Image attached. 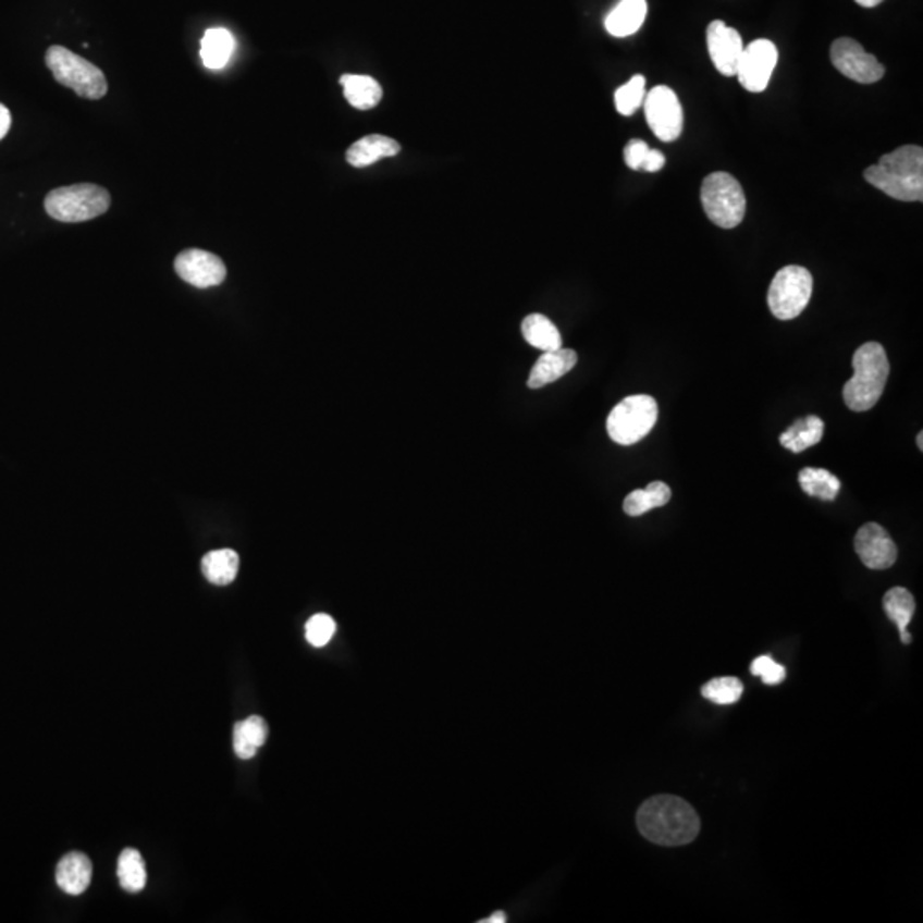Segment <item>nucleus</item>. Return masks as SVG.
I'll list each match as a JSON object with an SVG mask.
<instances>
[{"label": "nucleus", "mask_w": 923, "mask_h": 923, "mask_svg": "<svg viewBox=\"0 0 923 923\" xmlns=\"http://www.w3.org/2000/svg\"><path fill=\"white\" fill-rule=\"evenodd\" d=\"M883 605L889 619L900 629L901 641L904 645H910L912 635L908 633V625L912 622L916 607L912 593L903 587H895L884 595Z\"/></svg>", "instance_id": "nucleus-21"}, {"label": "nucleus", "mask_w": 923, "mask_h": 923, "mask_svg": "<svg viewBox=\"0 0 923 923\" xmlns=\"http://www.w3.org/2000/svg\"><path fill=\"white\" fill-rule=\"evenodd\" d=\"M235 52V38L227 29L212 28L204 35L200 59L208 69H223Z\"/></svg>", "instance_id": "nucleus-24"}, {"label": "nucleus", "mask_w": 923, "mask_h": 923, "mask_svg": "<svg viewBox=\"0 0 923 923\" xmlns=\"http://www.w3.org/2000/svg\"><path fill=\"white\" fill-rule=\"evenodd\" d=\"M401 152V144L392 137L371 134L350 144L346 152V161L350 167L367 168L383 158H392Z\"/></svg>", "instance_id": "nucleus-16"}, {"label": "nucleus", "mask_w": 923, "mask_h": 923, "mask_svg": "<svg viewBox=\"0 0 923 923\" xmlns=\"http://www.w3.org/2000/svg\"><path fill=\"white\" fill-rule=\"evenodd\" d=\"M812 284L805 267L787 266L776 272L768 290V307L776 319H797L811 301Z\"/></svg>", "instance_id": "nucleus-8"}, {"label": "nucleus", "mask_w": 923, "mask_h": 923, "mask_svg": "<svg viewBox=\"0 0 923 923\" xmlns=\"http://www.w3.org/2000/svg\"><path fill=\"white\" fill-rule=\"evenodd\" d=\"M577 361L578 356L574 349L559 347L556 350H547L533 365L527 385H529V389H542V386L550 385V383L556 382L574 370Z\"/></svg>", "instance_id": "nucleus-15"}, {"label": "nucleus", "mask_w": 923, "mask_h": 923, "mask_svg": "<svg viewBox=\"0 0 923 923\" xmlns=\"http://www.w3.org/2000/svg\"><path fill=\"white\" fill-rule=\"evenodd\" d=\"M916 445H919L920 452L923 451V433L920 431L919 436H916Z\"/></svg>", "instance_id": "nucleus-38"}, {"label": "nucleus", "mask_w": 923, "mask_h": 923, "mask_svg": "<svg viewBox=\"0 0 923 923\" xmlns=\"http://www.w3.org/2000/svg\"><path fill=\"white\" fill-rule=\"evenodd\" d=\"M778 62V50L770 40H754L744 47L737 64L736 76L749 93H763L768 88Z\"/></svg>", "instance_id": "nucleus-11"}, {"label": "nucleus", "mask_w": 923, "mask_h": 923, "mask_svg": "<svg viewBox=\"0 0 923 923\" xmlns=\"http://www.w3.org/2000/svg\"><path fill=\"white\" fill-rule=\"evenodd\" d=\"M638 829L662 847H681L697 840L700 817L691 804L676 796H655L638 809Z\"/></svg>", "instance_id": "nucleus-1"}, {"label": "nucleus", "mask_w": 923, "mask_h": 923, "mask_svg": "<svg viewBox=\"0 0 923 923\" xmlns=\"http://www.w3.org/2000/svg\"><path fill=\"white\" fill-rule=\"evenodd\" d=\"M751 673L754 676H760L764 685L770 686L780 685L787 676L784 667L776 664L768 655H763V657H758L756 661L752 662Z\"/></svg>", "instance_id": "nucleus-32"}, {"label": "nucleus", "mask_w": 923, "mask_h": 923, "mask_svg": "<svg viewBox=\"0 0 923 923\" xmlns=\"http://www.w3.org/2000/svg\"><path fill=\"white\" fill-rule=\"evenodd\" d=\"M800 488L812 497H820L823 502H835L840 493V479L833 476L829 470L814 469L808 467L799 472Z\"/></svg>", "instance_id": "nucleus-27"}, {"label": "nucleus", "mask_w": 923, "mask_h": 923, "mask_svg": "<svg viewBox=\"0 0 923 923\" xmlns=\"http://www.w3.org/2000/svg\"><path fill=\"white\" fill-rule=\"evenodd\" d=\"M853 544L860 562L867 568L888 569L898 559V547L879 524H865L860 527Z\"/></svg>", "instance_id": "nucleus-14"}, {"label": "nucleus", "mask_w": 923, "mask_h": 923, "mask_svg": "<svg viewBox=\"0 0 923 923\" xmlns=\"http://www.w3.org/2000/svg\"><path fill=\"white\" fill-rule=\"evenodd\" d=\"M853 377L844 386L848 409L864 413L879 403L889 379V361L879 343L860 346L853 355Z\"/></svg>", "instance_id": "nucleus-3"}, {"label": "nucleus", "mask_w": 923, "mask_h": 923, "mask_svg": "<svg viewBox=\"0 0 923 923\" xmlns=\"http://www.w3.org/2000/svg\"><path fill=\"white\" fill-rule=\"evenodd\" d=\"M832 64L848 79L860 84H874L883 79L886 69L879 60L852 38H838L832 45Z\"/></svg>", "instance_id": "nucleus-10"}, {"label": "nucleus", "mask_w": 923, "mask_h": 923, "mask_svg": "<svg viewBox=\"0 0 923 923\" xmlns=\"http://www.w3.org/2000/svg\"><path fill=\"white\" fill-rule=\"evenodd\" d=\"M112 197L107 188L95 184H76L56 188L45 197V211L60 223H84L110 209Z\"/></svg>", "instance_id": "nucleus-4"}, {"label": "nucleus", "mask_w": 923, "mask_h": 923, "mask_svg": "<svg viewBox=\"0 0 923 923\" xmlns=\"http://www.w3.org/2000/svg\"><path fill=\"white\" fill-rule=\"evenodd\" d=\"M239 569V556L233 550L212 551L202 559V574L214 586H230Z\"/></svg>", "instance_id": "nucleus-26"}, {"label": "nucleus", "mask_w": 923, "mask_h": 923, "mask_svg": "<svg viewBox=\"0 0 923 923\" xmlns=\"http://www.w3.org/2000/svg\"><path fill=\"white\" fill-rule=\"evenodd\" d=\"M823 419L817 418V416H808V418L793 422L792 427L782 433L780 443L787 451L800 454V452L817 445L823 440Z\"/></svg>", "instance_id": "nucleus-23"}, {"label": "nucleus", "mask_w": 923, "mask_h": 923, "mask_svg": "<svg viewBox=\"0 0 923 923\" xmlns=\"http://www.w3.org/2000/svg\"><path fill=\"white\" fill-rule=\"evenodd\" d=\"M647 122L659 139L664 143H673L679 139L685 125V113H682L681 101L676 93L667 86H655L647 93L645 101Z\"/></svg>", "instance_id": "nucleus-9"}, {"label": "nucleus", "mask_w": 923, "mask_h": 923, "mask_svg": "<svg viewBox=\"0 0 923 923\" xmlns=\"http://www.w3.org/2000/svg\"><path fill=\"white\" fill-rule=\"evenodd\" d=\"M670 497H673V491L665 482H650L645 490H635L633 493H629L623 503V508L629 517H641L649 514L650 509L667 505Z\"/></svg>", "instance_id": "nucleus-25"}, {"label": "nucleus", "mask_w": 923, "mask_h": 923, "mask_svg": "<svg viewBox=\"0 0 923 923\" xmlns=\"http://www.w3.org/2000/svg\"><path fill=\"white\" fill-rule=\"evenodd\" d=\"M47 67L52 71L57 83L72 89L86 100H101L108 91L107 77L101 69L93 65L69 48L53 45L48 48Z\"/></svg>", "instance_id": "nucleus-5"}, {"label": "nucleus", "mask_w": 923, "mask_h": 923, "mask_svg": "<svg viewBox=\"0 0 923 923\" xmlns=\"http://www.w3.org/2000/svg\"><path fill=\"white\" fill-rule=\"evenodd\" d=\"M479 922H481V923H505L506 922V915H505V912H496V913H493V915L488 916V919L479 920Z\"/></svg>", "instance_id": "nucleus-36"}, {"label": "nucleus", "mask_w": 923, "mask_h": 923, "mask_svg": "<svg viewBox=\"0 0 923 923\" xmlns=\"http://www.w3.org/2000/svg\"><path fill=\"white\" fill-rule=\"evenodd\" d=\"M175 271L185 283L192 286L206 287L220 286L226 279V266L218 255L211 251L190 248L182 251L175 260Z\"/></svg>", "instance_id": "nucleus-12"}, {"label": "nucleus", "mask_w": 923, "mask_h": 923, "mask_svg": "<svg viewBox=\"0 0 923 923\" xmlns=\"http://www.w3.org/2000/svg\"><path fill=\"white\" fill-rule=\"evenodd\" d=\"M706 45L716 71L722 76H736L737 64L744 50L739 32L727 26L724 21H712L706 29Z\"/></svg>", "instance_id": "nucleus-13"}, {"label": "nucleus", "mask_w": 923, "mask_h": 923, "mask_svg": "<svg viewBox=\"0 0 923 923\" xmlns=\"http://www.w3.org/2000/svg\"><path fill=\"white\" fill-rule=\"evenodd\" d=\"M521 335L530 346L542 353L562 347L563 339L557 327L545 315L532 313L521 322Z\"/></svg>", "instance_id": "nucleus-22"}, {"label": "nucleus", "mask_w": 923, "mask_h": 923, "mask_svg": "<svg viewBox=\"0 0 923 923\" xmlns=\"http://www.w3.org/2000/svg\"><path fill=\"white\" fill-rule=\"evenodd\" d=\"M116 876L125 891L139 893L146 888L148 872L143 856L136 848H125L124 852L120 853Z\"/></svg>", "instance_id": "nucleus-28"}, {"label": "nucleus", "mask_w": 923, "mask_h": 923, "mask_svg": "<svg viewBox=\"0 0 923 923\" xmlns=\"http://www.w3.org/2000/svg\"><path fill=\"white\" fill-rule=\"evenodd\" d=\"M9 128H11V112L5 104L0 103V140L8 136Z\"/></svg>", "instance_id": "nucleus-35"}, {"label": "nucleus", "mask_w": 923, "mask_h": 923, "mask_svg": "<svg viewBox=\"0 0 923 923\" xmlns=\"http://www.w3.org/2000/svg\"><path fill=\"white\" fill-rule=\"evenodd\" d=\"M742 691H744L742 682L736 677H718L706 682L701 689V694L712 703L733 704L740 700Z\"/></svg>", "instance_id": "nucleus-30"}, {"label": "nucleus", "mask_w": 923, "mask_h": 923, "mask_svg": "<svg viewBox=\"0 0 923 923\" xmlns=\"http://www.w3.org/2000/svg\"><path fill=\"white\" fill-rule=\"evenodd\" d=\"M857 4L862 5V8H876L884 0H856Z\"/></svg>", "instance_id": "nucleus-37"}, {"label": "nucleus", "mask_w": 923, "mask_h": 923, "mask_svg": "<svg viewBox=\"0 0 923 923\" xmlns=\"http://www.w3.org/2000/svg\"><path fill=\"white\" fill-rule=\"evenodd\" d=\"M91 860L84 853H67L57 865L56 879L59 888L67 895H83L91 884Z\"/></svg>", "instance_id": "nucleus-17"}, {"label": "nucleus", "mask_w": 923, "mask_h": 923, "mask_svg": "<svg viewBox=\"0 0 923 923\" xmlns=\"http://www.w3.org/2000/svg\"><path fill=\"white\" fill-rule=\"evenodd\" d=\"M647 96L645 77L633 76L628 83L623 84L614 93V103H616L617 112L625 116H631L637 112L638 108L643 104Z\"/></svg>", "instance_id": "nucleus-29"}, {"label": "nucleus", "mask_w": 923, "mask_h": 923, "mask_svg": "<svg viewBox=\"0 0 923 923\" xmlns=\"http://www.w3.org/2000/svg\"><path fill=\"white\" fill-rule=\"evenodd\" d=\"M657 419L659 406L655 398L645 394L631 395L611 410L607 433L617 445H637L657 424Z\"/></svg>", "instance_id": "nucleus-7"}, {"label": "nucleus", "mask_w": 923, "mask_h": 923, "mask_svg": "<svg viewBox=\"0 0 923 923\" xmlns=\"http://www.w3.org/2000/svg\"><path fill=\"white\" fill-rule=\"evenodd\" d=\"M269 727L260 716H250L247 721L235 724L233 730V748L239 760H251L259 748L266 744Z\"/></svg>", "instance_id": "nucleus-20"}, {"label": "nucleus", "mask_w": 923, "mask_h": 923, "mask_svg": "<svg viewBox=\"0 0 923 923\" xmlns=\"http://www.w3.org/2000/svg\"><path fill=\"white\" fill-rule=\"evenodd\" d=\"M649 151V144H647L645 140H629L625 148L626 167L631 168V170H641V164L645 161Z\"/></svg>", "instance_id": "nucleus-33"}, {"label": "nucleus", "mask_w": 923, "mask_h": 923, "mask_svg": "<svg viewBox=\"0 0 923 923\" xmlns=\"http://www.w3.org/2000/svg\"><path fill=\"white\" fill-rule=\"evenodd\" d=\"M339 83L343 86L344 96H346L350 107L358 108V110H371L382 101V86L373 77L361 76V74H344Z\"/></svg>", "instance_id": "nucleus-19"}, {"label": "nucleus", "mask_w": 923, "mask_h": 923, "mask_svg": "<svg viewBox=\"0 0 923 923\" xmlns=\"http://www.w3.org/2000/svg\"><path fill=\"white\" fill-rule=\"evenodd\" d=\"M647 0H622L605 17V29L616 38L635 35L647 17Z\"/></svg>", "instance_id": "nucleus-18"}, {"label": "nucleus", "mask_w": 923, "mask_h": 923, "mask_svg": "<svg viewBox=\"0 0 923 923\" xmlns=\"http://www.w3.org/2000/svg\"><path fill=\"white\" fill-rule=\"evenodd\" d=\"M335 629H337V625H335L334 619L329 614H315V616L308 619L305 635H307L308 643L311 647L322 649V647H325L332 640Z\"/></svg>", "instance_id": "nucleus-31"}, {"label": "nucleus", "mask_w": 923, "mask_h": 923, "mask_svg": "<svg viewBox=\"0 0 923 923\" xmlns=\"http://www.w3.org/2000/svg\"><path fill=\"white\" fill-rule=\"evenodd\" d=\"M864 179L891 199L922 202L923 149L920 146H901L884 155L879 163L869 167Z\"/></svg>", "instance_id": "nucleus-2"}, {"label": "nucleus", "mask_w": 923, "mask_h": 923, "mask_svg": "<svg viewBox=\"0 0 923 923\" xmlns=\"http://www.w3.org/2000/svg\"><path fill=\"white\" fill-rule=\"evenodd\" d=\"M664 152L657 151V149H650L649 155H647L645 161H643V164H641V170H643V172L649 173L661 172L662 168H664Z\"/></svg>", "instance_id": "nucleus-34"}, {"label": "nucleus", "mask_w": 923, "mask_h": 923, "mask_svg": "<svg viewBox=\"0 0 923 923\" xmlns=\"http://www.w3.org/2000/svg\"><path fill=\"white\" fill-rule=\"evenodd\" d=\"M701 204L709 220L724 230H733L744 220L746 194L730 173L715 172L703 180Z\"/></svg>", "instance_id": "nucleus-6"}]
</instances>
